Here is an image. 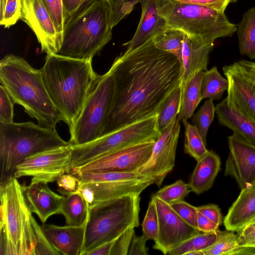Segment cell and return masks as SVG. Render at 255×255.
Here are the masks:
<instances>
[{
  "label": "cell",
  "instance_id": "obj_21",
  "mask_svg": "<svg viewBox=\"0 0 255 255\" xmlns=\"http://www.w3.org/2000/svg\"><path fill=\"white\" fill-rule=\"evenodd\" d=\"M141 14L139 24L131 40L127 45V54L138 47L157 34L167 29L165 20L158 13V0H141Z\"/></svg>",
  "mask_w": 255,
  "mask_h": 255
},
{
  "label": "cell",
  "instance_id": "obj_49",
  "mask_svg": "<svg viewBox=\"0 0 255 255\" xmlns=\"http://www.w3.org/2000/svg\"><path fill=\"white\" fill-rule=\"evenodd\" d=\"M233 64L241 73L255 84V61L241 60Z\"/></svg>",
  "mask_w": 255,
  "mask_h": 255
},
{
  "label": "cell",
  "instance_id": "obj_3",
  "mask_svg": "<svg viewBox=\"0 0 255 255\" xmlns=\"http://www.w3.org/2000/svg\"><path fill=\"white\" fill-rule=\"evenodd\" d=\"M92 62L53 54L46 55L40 69L48 94L69 128L79 117L99 76Z\"/></svg>",
  "mask_w": 255,
  "mask_h": 255
},
{
  "label": "cell",
  "instance_id": "obj_45",
  "mask_svg": "<svg viewBox=\"0 0 255 255\" xmlns=\"http://www.w3.org/2000/svg\"><path fill=\"white\" fill-rule=\"evenodd\" d=\"M240 246L248 245L255 241V219L238 231L237 235Z\"/></svg>",
  "mask_w": 255,
  "mask_h": 255
},
{
  "label": "cell",
  "instance_id": "obj_1",
  "mask_svg": "<svg viewBox=\"0 0 255 255\" xmlns=\"http://www.w3.org/2000/svg\"><path fill=\"white\" fill-rule=\"evenodd\" d=\"M109 71L114 92L103 135L158 114L181 82L179 60L157 48L152 38L127 54L122 53Z\"/></svg>",
  "mask_w": 255,
  "mask_h": 255
},
{
  "label": "cell",
  "instance_id": "obj_5",
  "mask_svg": "<svg viewBox=\"0 0 255 255\" xmlns=\"http://www.w3.org/2000/svg\"><path fill=\"white\" fill-rule=\"evenodd\" d=\"M71 144L60 137L56 128L32 122L0 123V184L14 178L17 166L27 157Z\"/></svg>",
  "mask_w": 255,
  "mask_h": 255
},
{
  "label": "cell",
  "instance_id": "obj_40",
  "mask_svg": "<svg viewBox=\"0 0 255 255\" xmlns=\"http://www.w3.org/2000/svg\"><path fill=\"white\" fill-rule=\"evenodd\" d=\"M170 205L184 221L192 227L198 229V211L196 207L191 205L183 200Z\"/></svg>",
  "mask_w": 255,
  "mask_h": 255
},
{
  "label": "cell",
  "instance_id": "obj_6",
  "mask_svg": "<svg viewBox=\"0 0 255 255\" xmlns=\"http://www.w3.org/2000/svg\"><path fill=\"white\" fill-rule=\"evenodd\" d=\"M107 2L97 0L65 24L58 54L91 60L112 38Z\"/></svg>",
  "mask_w": 255,
  "mask_h": 255
},
{
  "label": "cell",
  "instance_id": "obj_29",
  "mask_svg": "<svg viewBox=\"0 0 255 255\" xmlns=\"http://www.w3.org/2000/svg\"><path fill=\"white\" fill-rule=\"evenodd\" d=\"M229 86L228 80L223 77L217 67L214 66L209 70L203 72L201 83L202 99L220 100Z\"/></svg>",
  "mask_w": 255,
  "mask_h": 255
},
{
  "label": "cell",
  "instance_id": "obj_55",
  "mask_svg": "<svg viewBox=\"0 0 255 255\" xmlns=\"http://www.w3.org/2000/svg\"><path fill=\"white\" fill-rule=\"evenodd\" d=\"M238 0H231V2H235L237 1Z\"/></svg>",
  "mask_w": 255,
  "mask_h": 255
},
{
  "label": "cell",
  "instance_id": "obj_8",
  "mask_svg": "<svg viewBox=\"0 0 255 255\" xmlns=\"http://www.w3.org/2000/svg\"><path fill=\"white\" fill-rule=\"evenodd\" d=\"M139 195H124L89 210L81 255L139 226Z\"/></svg>",
  "mask_w": 255,
  "mask_h": 255
},
{
  "label": "cell",
  "instance_id": "obj_2",
  "mask_svg": "<svg viewBox=\"0 0 255 255\" xmlns=\"http://www.w3.org/2000/svg\"><path fill=\"white\" fill-rule=\"evenodd\" d=\"M0 255H60L32 215L17 178L0 184Z\"/></svg>",
  "mask_w": 255,
  "mask_h": 255
},
{
  "label": "cell",
  "instance_id": "obj_19",
  "mask_svg": "<svg viewBox=\"0 0 255 255\" xmlns=\"http://www.w3.org/2000/svg\"><path fill=\"white\" fill-rule=\"evenodd\" d=\"M24 194L32 213L36 214L42 224L54 214H61L63 196L51 190L45 182L22 185Z\"/></svg>",
  "mask_w": 255,
  "mask_h": 255
},
{
  "label": "cell",
  "instance_id": "obj_44",
  "mask_svg": "<svg viewBox=\"0 0 255 255\" xmlns=\"http://www.w3.org/2000/svg\"><path fill=\"white\" fill-rule=\"evenodd\" d=\"M58 186V191L61 193L77 191L79 187L78 178L71 173H64L60 175L56 181Z\"/></svg>",
  "mask_w": 255,
  "mask_h": 255
},
{
  "label": "cell",
  "instance_id": "obj_37",
  "mask_svg": "<svg viewBox=\"0 0 255 255\" xmlns=\"http://www.w3.org/2000/svg\"><path fill=\"white\" fill-rule=\"evenodd\" d=\"M21 0H0V24L8 28L20 19Z\"/></svg>",
  "mask_w": 255,
  "mask_h": 255
},
{
  "label": "cell",
  "instance_id": "obj_4",
  "mask_svg": "<svg viewBox=\"0 0 255 255\" xmlns=\"http://www.w3.org/2000/svg\"><path fill=\"white\" fill-rule=\"evenodd\" d=\"M0 82L14 103L40 126L56 128L60 121L66 123L48 94L40 69L22 57L9 54L0 60Z\"/></svg>",
  "mask_w": 255,
  "mask_h": 255
},
{
  "label": "cell",
  "instance_id": "obj_46",
  "mask_svg": "<svg viewBox=\"0 0 255 255\" xmlns=\"http://www.w3.org/2000/svg\"><path fill=\"white\" fill-rule=\"evenodd\" d=\"M197 211L204 216L220 226L222 217L220 209L215 204H208L196 207Z\"/></svg>",
  "mask_w": 255,
  "mask_h": 255
},
{
  "label": "cell",
  "instance_id": "obj_24",
  "mask_svg": "<svg viewBox=\"0 0 255 255\" xmlns=\"http://www.w3.org/2000/svg\"><path fill=\"white\" fill-rule=\"evenodd\" d=\"M219 123L227 127L255 146V123L226 98L215 107Z\"/></svg>",
  "mask_w": 255,
  "mask_h": 255
},
{
  "label": "cell",
  "instance_id": "obj_18",
  "mask_svg": "<svg viewBox=\"0 0 255 255\" xmlns=\"http://www.w3.org/2000/svg\"><path fill=\"white\" fill-rule=\"evenodd\" d=\"M223 71L229 83L228 102L255 123V84L233 64L224 66Z\"/></svg>",
  "mask_w": 255,
  "mask_h": 255
},
{
  "label": "cell",
  "instance_id": "obj_43",
  "mask_svg": "<svg viewBox=\"0 0 255 255\" xmlns=\"http://www.w3.org/2000/svg\"><path fill=\"white\" fill-rule=\"evenodd\" d=\"M97 0H63L65 24Z\"/></svg>",
  "mask_w": 255,
  "mask_h": 255
},
{
  "label": "cell",
  "instance_id": "obj_35",
  "mask_svg": "<svg viewBox=\"0 0 255 255\" xmlns=\"http://www.w3.org/2000/svg\"><path fill=\"white\" fill-rule=\"evenodd\" d=\"M213 100L209 99L206 101L197 113L192 116L194 125L197 128L206 144L208 131L213 121L215 113V107Z\"/></svg>",
  "mask_w": 255,
  "mask_h": 255
},
{
  "label": "cell",
  "instance_id": "obj_20",
  "mask_svg": "<svg viewBox=\"0 0 255 255\" xmlns=\"http://www.w3.org/2000/svg\"><path fill=\"white\" fill-rule=\"evenodd\" d=\"M213 46V42L185 33L182 45L183 72L180 82L181 89L198 71L208 70L209 56Z\"/></svg>",
  "mask_w": 255,
  "mask_h": 255
},
{
  "label": "cell",
  "instance_id": "obj_51",
  "mask_svg": "<svg viewBox=\"0 0 255 255\" xmlns=\"http://www.w3.org/2000/svg\"><path fill=\"white\" fill-rule=\"evenodd\" d=\"M109 6L110 18L113 27L118 23V16L121 7L126 0H104Z\"/></svg>",
  "mask_w": 255,
  "mask_h": 255
},
{
  "label": "cell",
  "instance_id": "obj_26",
  "mask_svg": "<svg viewBox=\"0 0 255 255\" xmlns=\"http://www.w3.org/2000/svg\"><path fill=\"white\" fill-rule=\"evenodd\" d=\"M63 200L61 214L64 217L67 225L81 226L86 225L89 209L84 197L78 190L62 193Z\"/></svg>",
  "mask_w": 255,
  "mask_h": 255
},
{
  "label": "cell",
  "instance_id": "obj_13",
  "mask_svg": "<svg viewBox=\"0 0 255 255\" xmlns=\"http://www.w3.org/2000/svg\"><path fill=\"white\" fill-rule=\"evenodd\" d=\"M156 140H149L106 153L70 173L135 172L149 159Z\"/></svg>",
  "mask_w": 255,
  "mask_h": 255
},
{
  "label": "cell",
  "instance_id": "obj_9",
  "mask_svg": "<svg viewBox=\"0 0 255 255\" xmlns=\"http://www.w3.org/2000/svg\"><path fill=\"white\" fill-rule=\"evenodd\" d=\"M158 114L124 126L91 142L72 145V169L83 166L108 152L140 142L156 140Z\"/></svg>",
  "mask_w": 255,
  "mask_h": 255
},
{
  "label": "cell",
  "instance_id": "obj_38",
  "mask_svg": "<svg viewBox=\"0 0 255 255\" xmlns=\"http://www.w3.org/2000/svg\"><path fill=\"white\" fill-rule=\"evenodd\" d=\"M141 227L142 235L146 241L156 240L158 234V217L155 201L152 196Z\"/></svg>",
  "mask_w": 255,
  "mask_h": 255
},
{
  "label": "cell",
  "instance_id": "obj_31",
  "mask_svg": "<svg viewBox=\"0 0 255 255\" xmlns=\"http://www.w3.org/2000/svg\"><path fill=\"white\" fill-rule=\"evenodd\" d=\"M217 233H203L185 241L168 253L170 255H184L195 251H203L213 245L218 238Z\"/></svg>",
  "mask_w": 255,
  "mask_h": 255
},
{
  "label": "cell",
  "instance_id": "obj_22",
  "mask_svg": "<svg viewBox=\"0 0 255 255\" xmlns=\"http://www.w3.org/2000/svg\"><path fill=\"white\" fill-rule=\"evenodd\" d=\"M86 225L57 226L42 224V230L50 244L60 255H81L85 239Z\"/></svg>",
  "mask_w": 255,
  "mask_h": 255
},
{
  "label": "cell",
  "instance_id": "obj_41",
  "mask_svg": "<svg viewBox=\"0 0 255 255\" xmlns=\"http://www.w3.org/2000/svg\"><path fill=\"white\" fill-rule=\"evenodd\" d=\"M15 103L2 85L0 86V123L13 122V108Z\"/></svg>",
  "mask_w": 255,
  "mask_h": 255
},
{
  "label": "cell",
  "instance_id": "obj_7",
  "mask_svg": "<svg viewBox=\"0 0 255 255\" xmlns=\"http://www.w3.org/2000/svg\"><path fill=\"white\" fill-rule=\"evenodd\" d=\"M158 13L165 20L167 29H175L190 36L214 42L236 32L224 12L205 6L177 0H158Z\"/></svg>",
  "mask_w": 255,
  "mask_h": 255
},
{
  "label": "cell",
  "instance_id": "obj_52",
  "mask_svg": "<svg viewBox=\"0 0 255 255\" xmlns=\"http://www.w3.org/2000/svg\"><path fill=\"white\" fill-rule=\"evenodd\" d=\"M116 239L106 242L86 253L85 255H110Z\"/></svg>",
  "mask_w": 255,
  "mask_h": 255
},
{
  "label": "cell",
  "instance_id": "obj_11",
  "mask_svg": "<svg viewBox=\"0 0 255 255\" xmlns=\"http://www.w3.org/2000/svg\"><path fill=\"white\" fill-rule=\"evenodd\" d=\"M75 175L79 179L78 191L89 209L128 194H140L152 180L136 172H82Z\"/></svg>",
  "mask_w": 255,
  "mask_h": 255
},
{
  "label": "cell",
  "instance_id": "obj_53",
  "mask_svg": "<svg viewBox=\"0 0 255 255\" xmlns=\"http://www.w3.org/2000/svg\"><path fill=\"white\" fill-rule=\"evenodd\" d=\"M141 0H126L124 2L120 10L119 16V22L127 15L130 13L132 10L134 6L138 2H140Z\"/></svg>",
  "mask_w": 255,
  "mask_h": 255
},
{
  "label": "cell",
  "instance_id": "obj_28",
  "mask_svg": "<svg viewBox=\"0 0 255 255\" xmlns=\"http://www.w3.org/2000/svg\"><path fill=\"white\" fill-rule=\"evenodd\" d=\"M204 71L196 73L182 89V97L180 112L177 116L180 122L183 119H190L194 112L202 100L201 94V83Z\"/></svg>",
  "mask_w": 255,
  "mask_h": 255
},
{
  "label": "cell",
  "instance_id": "obj_47",
  "mask_svg": "<svg viewBox=\"0 0 255 255\" xmlns=\"http://www.w3.org/2000/svg\"><path fill=\"white\" fill-rule=\"evenodd\" d=\"M180 2L199 4L224 12L231 0H177Z\"/></svg>",
  "mask_w": 255,
  "mask_h": 255
},
{
  "label": "cell",
  "instance_id": "obj_30",
  "mask_svg": "<svg viewBox=\"0 0 255 255\" xmlns=\"http://www.w3.org/2000/svg\"><path fill=\"white\" fill-rule=\"evenodd\" d=\"M185 33L178 29H167L152 38L158 49L174 55L179 60L183 72L182 45Z\"/></svg>",
  "mask_w": 255,
  "mask_h": 255
},
{
  "label": "cell",
  "instance_id": "obj_27",
  "mask_svg": "<svg viewBox=\"0 0 255 255\" xmlns=\"http://www.w3.org/2000/svg\"><path fill=\"white\" fill-rule=\"evenodd\" d=\"M236 32L240 53L255 60V7L243 14Z\"/></svg>",
  "mask_w": 255,
  "mask_h": 255
},
{
  "label": "cell",
  "instance_id": "obj_42",
  "mask_svg": "<svg viewBox=\"0 0 255 255\" xmlns=\"http://www.w3.org/2000/svg\"><path fill=\"white\" fill-rule=\"evenodd\" d=\"M134 228H130L121 234L116 239L110 255H127L133 236Z\"/></svg>",
  "mask_w": 255,
  "mask_h": 255
},
{
  "label": "cell",
  "instance_id": "obj_36",
  "mask_svg": "<svg viewBox=\"0 0 255 255\" xmlns=\"http://www.w3.org/2000/svg\"><path fill=\"white\" fill-rule=\"evenodd\" d=\"M191 191L188 183L179 179L165 186L157 191L155 195L166 203L171 204L183 200Z\"/></svg>",
  "mask_w": 255,
  "mask_h": 255
},
{
  "label": "cell",
  "instance_id": "obj_15",
  "mask_svg": "<svg viewBox=\"0 0 255 255\" xmlns=\"http://www.w3.org/2000/svg\"><path fill=\"white\" fill-rule=\"evenodd\" d=\"M153 197L158 217V234L153 248L159 250L163 254H168L170 251L200 231L192 227L184 221L166 203L155 196Z\"/></svg>",
  "mask_w": 255,
  "mask_h": 255
},
{
  "label": "cell",
  "instance_id": "obj_16",
  "mask_svg": "<svg viewBox=\"0 0 255 255\" xmlns=\"http://www.w3.org/2000/svg\"><path fill=\"white\" fill-rule=\"evenodd\" d=\"M19 19L33 31L42 52L47 55L58 53L62 38L57 32L53 20L41 0H21Z\"/></svg>",
  "mask_w": 255,
  "mask_h": 255
},
{
  "label": "cell",
  "instance_id": "obj_23",
  "mask_svg": "<svg viewBox=\"0 0 255 255\" xmlns=\"http://www.w3.org/2000/svg\"><path fill=\"white\" fill-rule=\"evenodd\" d=\"M255 219V183L241 190L225 217L227 231L238 232Z\"/></svg>",
  "mask_w": 255,
  "mask_h": 255
},
{
  "label": "cell",
  "instance_id": "obj_14",
  "mask_svg": "<svg viewBox=\"0 0 255 255\" xmlns=\"http://www.w3.org/2000/svg\"><path fill=\"white\" fill-rule=\"evenodd\" d=\"M180 129L176 118L161 132L148 160L135 171L151 179L158 187L174 167Z\"/></svg>",
  "mask_w": 255,
  "mask_h": 255
},
{
  "label": "cell",
  "instance_id": "obj_33",
  "mask_svg": "<svg viewBox=\"0 0 255 255\" xmlns=\"http://www.w3.org/2000/svg\"><path fill=\"white\" fill-rule=\"evenodd\" d=\"M181 122L185 127L184 152L198 161L208 151L206 144L194 125H192L185 119Z\"/></svg>",
  "mask_w": 255,
  "mask_h": 255
},
{
  "label": "cell",
  "instance_id": "obj_12",
  "mask_svg": "<svg viewBox=\"0 0 255 255\" xmlns=\"http://www.w3.org/2000/svg\"><path fill=\"white\" fill-rule=\"evenodd\" d=\"M72 144L32 154L16 167L14 178L31 177V182H53L72 169Z\"/></svg>",
  "mask_w": 255,
  "mask_h": 255
},
{
  "label": "cell",
  "instance_id": "obj_17",
  "mask_svg": "<svg viewBox=\"0 0 255 255\" xmlns=\"http://www.w3.org/2000/svg\"><path fill=\"white\" fill-rule=\"evenodd\" d=\"M228 140L225 175L234 178L242 190L255 183V146L235 132Z\"/></svg>",
  "mask_w": 255,
  "mask_h": 255
},
{
  "label": "cell",
  "instance_id": "obj_48",
  "mask_svg": "<svg viewBox=\"0 0 255 255\" xmlns=\"http://www.w3.org/2000/svg\"><path fill=\"white\" fill-rule=\"evenodd\" d=\"M146 240L143 235L133 236L129 248L128 255H147L148 248L146 247Z\"/></svg>",
  "mask_w": 255,
  "mask_h": 255
},
{
  "label": "cell",
  "instance_id": "obj_10",
  "mask_svg": "<svg viewBox=\"0 0 255 255\" xmlns=\"http://www.w3.org/2000/svg\"><path fill=\"white\" fill-rule=\"evenodd\" d=\"M113 92L114 81L110 72L99 75L79 117L69 128V141L72 145L84 144L103 135Z\"/></svg>",
  "mask_w": 255,
  "mask_h": 255
},
{
  "label": "cell",
  "instance_id": "obj_32",
  "mask_svg": "<svg viewBox=\"0 0 255 255\" xmlns=\"http://www.w3.org/2000/svg\"><path fill=\"white\" fill-rule=\"evenodd\" d=\"M182 89L180 84L167 98L158 113V128L161 132L177 118L181 106Z\"/></svg>",
  "mask_w": 255,
  "mask_h": 255
},
{
  "label": "cell",
  "instance_id": "obj_25",
  "mask_svg": "<svg viewBox=\"0 0 255 255\" xmlns=\"http://www.w3.org/2000/svg\"><path fill=\"white\" fill-rule=\"evenodd\" d=\"M197 162L188 184L191 191L199 195L211 188L221 169V163L219 156L212 150H208Z\"/></svg>",
  "mask_w": 255,
  "mask_h": 255
},
{
  "label": "cell",
  "instance_id": "obj_39",
  "mask_svg": "<svg viewBox=\"0 0 255 255\" xmlns=\"http://www.w3.org/2000/svg\"><path fill=\"white\" fill-rule=\"evenodd\" d=\"M52 18L57 32L62 38L65 26L63 0H41Z\"/></svg>",
  "mask_w": 255,
  "mask_h": 255
},
{
  "label": "cell",
  "instance_id": "obj_50",
  "mask_svg": "<svg viewBox=\"0 0 255 255\" xmlns=\"http://www.w3.org/2000/svg\"><path fill=\"white\" fill-rule=\"evenodd\" d=\"M197 215V229L199 231L203 233L218 232L220 226L198 211Z\"/></svg>",
  "mask_w": 255,
  "mask_h": 255
},
{
  "label": "cell",
  "instance_id": "obj_34",
  "mask_svg": "<svg viewBox=\"0 0 255 255\" xmlns=\"http://www.w3.org/2000/svg\"><path fill=\"white\" fill-rule=\"evenodd\" d=\"M237 235L233 231H218L217 241L203 250V255H230L240 247Z\"/></svg>",
  "mask_w": 255,
  "mask_h": 255
},
{
  "label": "cell",
  "instance_id": "obj_54",
  "mask_svg": "<svg viewBox=\"0 0 255 255\" xmlns=\"http://www.w3.org/2000/svg\"><path fill=\"white\" fill-rule=\"evenodd\" d=\"M246 246H254V247H255V241L252 243L251 244L248 245H246Z\"/></svg>",
  "mask_w": 255,
  "mask_h": 255
}]
</instances>
